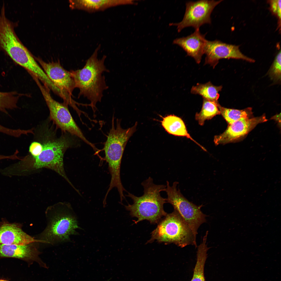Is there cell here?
<instances>
[{"label":"cell","mask_w":281,"mask_h":281,"mask_svg":"<svg viewBox=\"0 0 281 281\" xmlns=\"http://www.w3.org/2000/svg\"><path fill=\"white\" fill-rule=\"evenodd\" d=\"M159 222L151 233V238L147 243L156 240L160 243L174 244L181 248L189 245L197 247L196 238L188 225L176 210L167 214Z\"/></svg>","instance_id":"6"},{"label":"cell","mask_w":281,"mask_h":281,"mask_svg":"<svg viewBox=\"0 0 281 281\" xmlns=\"http://www.w3.org/2000/svg\"><path fill=\"white\" fill-rule=\"evenodd\" d=\"M39 240L28 234L22 230L19 223L3 221L0 225V244L23 245Z\"/></svg>","instance_id":"14"},{"label":"cell","mask_w":281,"mask_h":281,"mask_svg":"<svg viewBox=\"0 0 281 281\" xmlns=\"http://www.w3.org/2000/svg\"><path fill=\"white\" fill-rule=\"evenodd\" d=\"M222 88V86H215L209 81L204 84L197 83L192 87L191 92L192 94H199L203 98L217 102L219 97V92Z\"/></svg>","instance_id":"19"},{"label":"cell","mask_w":281,"mask_h":281,"mask_svg":"<svg viewBox=\"0 0 281 281\" xmlns=\"http://www.w3.org/2000/svg\"><path fill=\"white\" fill-rule=\"evenodd\" d=\"M165 191L167 195V203L171 204L186 222L196 238L198 229L200 225L206 222V215L201 211L202 205L197 206L189 201L177 188L179 183L173 182L170 186L167 181Z\"/></svg>","instance_id":"8"},{"label":"cell","mask_w":281,"mask_h":281,"mask_svg":"<svg viewBox=\"0 0 281 281\" xmlns=\"http://www.w3.org/2000/svg\"><path fill=\"white\" fill-rule=\"evenodd\" d=\"M18 151L17 150H16L14 154L11 155L5 156L0 155V160L3 159H20L21 157L17 155Z\"/></svg>","instance_id":"26"},{"label":"cell","mask_w":281,"mask_h":281,"mask_svg":"<svg viewBox=\"0 0 281 281\" xmlns=\"http://www.w3.org/2000/svg\"><path fill=\"white\" fill-rule=\"evenodd\" d=\"M42 149V146L41 142H34L31 143L29 147V155L32 157H36L39 155Z\"/></svg>","instance_id":"24"},{"label":"cell","mask_w":281,"mask_h":281,"mask_svg":"<svg viewBox=\"0 0 281 281\" xmlns=\"http://www.w3.org/2000/svg\"><path fill=\"white\" fill-rule=\"evenodd\" d=\"M33 79L39 88L49 108L51 120L62 131L77 137L95 150L96 148L86 139L74 121L67 105L54 100L51 96L50 90L48 87L42 84L36 77L34 76Z\"/></svg>","instance_id":"7"},{"label":"cell","mask_w":281,"mask_h":281,"mask_svg":"<svg viewBox=\"0 0 281 281\" xmlns=\"http://www.w3.org/2000/svg\"><path fill=\"white\" fill-rule=\"evenodd\" d=\"M120 123V120L117 119L115 126L113 115L111 127L104 147L105 159L111 176L107 191L109 192L113 188L116 187L119 193H122L125 190L122 184L120 174L122 156L128 141L136 130L137 123L136 122L132 127L126 129L122 127Z\"/></svg>","instance_id":"5"},{"label":"cell","mask_w":281,"mask_h":281,"mask_svg":"<svg viewBox=\"0 0 281 281\" xmlns=\"http://www.w3.org/2000/svg\"><path fill=\"white\" fill-rule=\"evenodd\" d=\"M206 35L202 34L199 29L195 30L190 35L175 39L173 43L180 47L187 53L188 56L193 57L199 63L204 54L207 40L205 38Z\"/></svg>","instance_id":"15"},{"label":"cell","mask_w":281,"mask_h":281,"mask_svg":"<svg viewBox=\"0 0 281 281\" xmlns=\"http://www.w3.org/2000/svg\"><path fill=\"white\" fill-rule=\"evenodd\" d=\"M265 116L251 118H242L229 124L222 133L215 136V144H225L232 142L243 137L258 124L267 121Z\"/></svg>","instance_id":"12"},{"label":"cell","mask_w":281,"mask_h":281,"mask_svg":"<svg viewBox=\"0 0 281 281\" xmlns=\"http://www.w3.org/2000/svg\"><path fill=\"white\" fill-rule=\"evenodd\" d=\"M144 188L142 195L137 196L130 193L126 196L131 198L133 203L125 205L126 209L130 212L131 215L138 218L135 223L144 220L152 223H158L167 213L164 210L163 205L166 199L162 197L161 192L165 191L166 186L154 183L150 177L141 183Z\"/></svg>","instance_id":"4"},{"label":"cell","mask_w":281,"mask_h":281,"mask_svg":"<svg viewBox=\"0 0 281 281\" xmlns=\"http://www.w3.org/2000/svg\"><path fill=\"white\" fill-rule=\"evenodd\" d=\"M161 124L169 134L177 136L184 137L190 139L198 145L204 151L206 149L195 141L188 132L185 125L180 118L174 115H170L163 118Z\"/></svg>","instance_id":"17"},{"label":"cell","mask_w":281,"mask_h":281,"mask_svg":"<svg viewBox=\"0 0 281 281\" xmlns=\"http://www.w3.org/2000/svg\"><path fill=\"white\" fill-rule=\"evenodd\" d=\"M44 133L41 142L42 149L39 155L35 157L28 155L21 158L18 162L9 167L10 174L25 175L32 171L46 168L58 173L72 185L65 171L63 157L66 151L73 145V140L67 135L55 138L50 131Z\"/></svg>","instance_id":"1"},{"label":"cell","mask_w":281,"mask_h":281,"mask_svg":"<svg viewBox=\"0 0 281 281\" xmlns=\"http://www.w3.org/2000/svg\"><path fill=\"white\" fill-rule=\"evenodd\" d=\"M270 3L271 10L280 20L281 0H271L270 1Z\"/></svg>","instance_id":"25"},{"label":"cell","mask_w":281,"mask_h":281,"mask_svg":"<svg viewBox=\"0 0 281 281\" xmlns=\"http://www.w3.org/2000/svg\"><path fill=\"white\" fill-rule=\"evenodd\" d=\"M99 46L92 55L85 61L83 67L70 72L74 80L75 88L79 92L78 98L83 96L87 98L90 103L94 113L96 111V105L101 101L104 91L108 88L105 81L104 72H109L104 63L106 56L104 55L101 59L98 58Z\"/></svg>","instance_id":"2"},{"label":"cell","mask_w":281,"mask_h":281,"mask_svg":"<svg viewBox=\"0 0 281 281\" xmlns=\"http://www.w3.org/2000/svg\"><path fill=\"white\" fill-rule=\"evenodd\" d=\"M218 107L220 114L229 125L242 118H250L252 115V108L250 107L238 110L222 107L220 104Z\"/></svg>","instance_id":"21"},{"label":"cell","mask_w":281,"mask_h":281,"mask_svg":"<svg viewBox=\"0 0 281 281\" xmlns=\"http://www.w3.org/2000/svg\"><path fill=\"white\" fill-rule=\"evenodd\" d=\"M208 234V232H206L202 242L198 247L197 262L191 281H205L204 267L207 258V252L210 248L207 247L206 244Z\"/></svg>","instance_id":"18"},{"label":"cell","mask_w":281,"mask_h":281,"mask_svg":"<svg viewBox=\"0 0 281 281\" xmlns=\"http://www.w3.org/2000/svg\"><path fill=\"white\" fill-rule=\"evenodd\" d=\"M46 226L34 237L40 243L53 245L68 242L70 236L77 235L80 228L69 204L60 202L48 207L45 212Z\"/></svg>","instance_id":"3"},{"label":"cell","mask_w":281,"mask_h":281,"mask_svg":"<svg viewBox=\"0 0 281 281\" xmlns=\"http://www.w3.org/2000/svg\"><path fill=\"white\" fill-rule=\"evenodd\" d=\"M219 104L218 102L203 98L201 111L196 113L195 116L196 119L200 125H203L206 120L210 119L216 115L220 114L218 107Z\"/></svg>","instance_id":"20"},{"label":"cell","mask_w":281,"mask_h":281,"mask_svg":"<svg viewBox=\"0 0 281 281\" xmlns=\"http://www.w3.org/2000/svg\"><path fill=\"white\" fill-rule=\"evenodd\" d=\"M222 1L201 0L187 2L182 20L179 23H170L169 25L176 26L178 33L188 27H193L195 30L199 29L203 25L211 23V14L215 7Z\"/></svg>","instance_id":"9"},{"label":"cell","mask_w":281,"mask_h":281,"mask_svg":"<svg viewBox=\"0 0 281 281\" xmlns=\"http://www.w3.org/2000/svg\"><path fill=\"white\" fill-rule=\"evenodd\" d=\"M47 75L68 100L73 108L77 103L72 99V92L76 88L74 80L70 72L64 69L59 62H46L40 58L35 59Z\"/></svg>","instance_id":"10"},{"label":"cell","mask_w":281,"mask_h":281,"mask_svg":"<svg viewBox=\"0 0 281 281\" xmlns=\"http://www.w3.org/2000/svg\"><path fill=\"white\" fill-rule=\"evenodd\" d=\"M39 244L35 242L23 245L0 244V257L20 259L29 265L35 261L40 266L48 268L39 257L41 252L39 250Z\"/></svg>","instance_id":"13"},{"label":"cell","mask_w":281,"mask_h":281,"mask_svg":"<svg viewBox=\"0 0 281 281\" xmlns=\"http://www.w3.org/2000/svg\"><path fill=\"white\" fill-rule=\"evenodd\" d=\"M0 281H8V280H4V279H0Z\"/></svg>","instance_id":"27"},{"label":"cell","mask_w":281,"mask_h":281,"mask_svg":"<svg viewBox=\"0 0 281 281\" xmlns=\"http://www.w3.org/2000/svg\"><path fill=\"white\" fill-rule=\"evenodd\" d=\"M281 55L280 50L276 56L269 72L271 78L276 81L281 80Z\"/></svg>","instance_id":"22"},{"label":"cell","mask_w":281,"mask_h":281,"mask_svg":"<svg viewBox=\"0 0 281 281\" xmlns=\"http://www.w3.org/2000/svg\"><path fill=\"white\" fill-rule=\"evenodd\" d=\"M71 7L92 12L117 6L136 4L132 0H78L70 1Z\"/></svg>","instance_id":"16"},{"label":"cell","mask_w":281,"mask_h":281,"mask_svg":"<svg viewBox=\"0 0 281 281\" xmlns=\"http://www.w3.org/2000/svg\"><path fill=\"white\" fill-rule=\"evenodd\" d=\"M206 55L205 64H208L214 68L222 59H241L250 62L254 60L247 57L240 52L239 46L228 44L216 40H207L205 48Z\"/></svg>","instance_id":"11"},{"label":"cell","mask_w":281,"mask_h":281,"mask_svg":"<svg viewBox=\"0 0 281 281\" xmlns=\"http://www.w3.org/2000/svg\"><path fill=\"white\" fill-rule=\"evenodd\" d=\"M0 132L15 137H18L22 135H27L30 133V131L29 130L11 129L4 126L0 124Z\"/></svg>","instance_id":"23"}]
</instances>
